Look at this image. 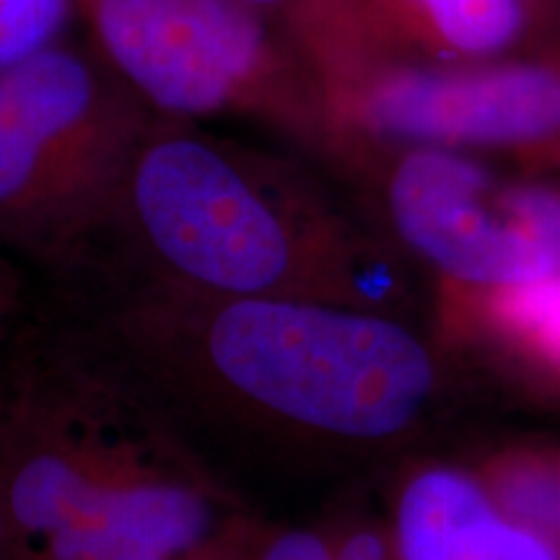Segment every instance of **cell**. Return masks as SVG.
I'll return each instance as SVG.
<instances>
[{
    "instance_id": "1",
    "label": "cell",
    "mask_w": 560,
    "mask_h": 560,
    "mask_svg": "<svg viewBox=\"0 0 560 560\" xmlns=\"http://www.w3.org/2000/svg\"><path fill=\"white\" fill-rule=\"evenodd\" d=\"M70 317L195 429L304 459L408 444L444 408L452 359L402 314L301 299H223L120 265L62 272Z\"/></svg>"
},
{
    "instance_id": "2",
    "label": "cell",
    "mask_w": 560,
    "mask_h": 560,
    "mask_svg": "<svg viewBox=\"0 0 560 560\" xmlns=\"http://www.w3.org/2000/svg\"><path fill=\"white\" fill-rule=\"evenodd\" d=\"M11 560H179L234 520L192 439L79 319L0 338Z\"/></svg>"
},
{
    "instance_id": "3",
    "label": "cell",
    "mask_w": 560,
    "mask_h": 560,
    "mask_svg": "<svg viewBox=\"0 0 560 560\" xmlns=\"http://www.w3.org/2000/svg\"><path fill=\"white\" fill-rule=\"evenodd\" d=\"M83 262L223 299L402 317L412 301L405 257L306 161L164 117L132 159L112 229Z\"/></svg>"
},
{
    "instance_id": "4",
    "label": "cell",
    "mask_w": 560,
    "mask_h": 560,
    "mask_svg": "<svg viewBox=\"0 0 560 560\" xmlns=\"http://www.w3.org/2000/svg\"><path fill=\"white\" fill-rule=\"evenodd\" d=\"M153 122L75 32L0 70V244L60 272L81 262Z\"/></svg>"
},
{
    "instance_id": "5",
    "label": "cell",
    "mask_w": 560,
    "mask_h": 560,
    "mask_svg": "<svg viewBox=\"0 0 560 560\" xmlns=\"http://www.w3.org/2000/svg\"><path fill=\"white\" fill-rule=\"evenodd\" d=\"M75 26L156 117L247 120L330 166L317 68L265 13L240 0H75Z\"/></svg>"
},
{
    "instance_id": "6",
    "label": "cell",
    "mask_w": 560,
    "mask_h": 560,
    "mask_svg": "<svg viewBox=\"0 0 560 560\" xmlns=\"http://www.w3.org/2000/svg\"><path fill=\"white\" fill-rule=\"evenodd\" d=\"M330 174L348 187L363 219L433 283L560 278V174L371 140L342 145Z\"/></svg>"
},
{
    "instance_id": "7",
    "label": "cell",
    "mask_w": 560,
    "mask_h": 560,
    "mask_svg": "<svg viewBox=\"0 0 560 560\" xmlns=\"http://www.w3.org/2000/svg\"><path fill=\"white\" fill-rule=\"evenodd\" d=\"M322 86L332 161L350 140H371L436 145L516 172L560 174V58L552 55L439 68L346 66L322 75Z\"/></svg>"
},
{
    "instance_id": "8",
    "label": "cell",
    "mask_w": 560,
    "mask_h": 560,
    "mask_svg": "<svg viewBox=\"0 0 560 560\" xmlns=\"http://www.w3.org/2000/svg\"><path fill=\"white\" fill-rule=\"evenodd\" d=\"M532 52L522 0H355L319 79L346 66H472Z\"/></svg>"
},
{
    "instance_id": "9",
    "label": "cell",
    "mask_w": 560,
    "mask_h": 560,
    "mask_svg": "<svg viewBox=\"0 0 560 560\" xmlns=\"http://www.w3.org/2000/svg\"><path fill=\"white\" fill-rule=\"evenodd\" d=\"M389 532L397 560H560L457 462H420L402 475Z\"/></svg>"
},
{
    "instance_id": "10",
    "label": "cell",
    "mask_w": 560,
    "mask_h": 560,
    "mask_svg": "<svg viewBox=\"0 0 560 560\" xmlns=\"http://www.w3.org/2000/svg\"><path fill=\"white\" fill-rule=\"evenodd\" d=\"M462 340L503 387L560 410V278L480 289L465 306Z\"/></svg>"
},
{
    "instance_id": "11",
    "label": "cell",
    "mask_w": 560,
    "mask_h": 560,
    "mask_svg": "<svg viewBox=\"0 0 560 560\" xmlns=\"http://www.w3.org/2000/svg\"><path fill=\"white\" fill-rule=\"evenodd\" d=\"M470 467L509 516L560 552V439L503 441Z\"/></svg>"
},
{
    "instance_id": "12",
    "label": "cell",
    "mask_w": 560,
    "mask_h": 560,
    "mask_svg": "<svg viewBox=\"0 0 560 560\" xmlns=\"http://www.w3.org/2000/svg\"><path fill=\"white\" fill-rule=\"evenodd\" d=\"M75 32V0H0V70Z\"/></svg>"
},
{
    "instance_id": "13",
    "label": "cell",
    "mask_w": 560,
    "mask_h": 560,
    "mask_svg": "<svg viewBox=\"0 0 560 560\" xmlns=\"http://www.w3.org/2000/svg\"><path fill=\"white\" fill-rule=\"evenodd\" d=\"M330 532L335 560H397L389 524L350 516Z\"/></svg>"
},
{
    "instance_id": "14",
    "label": "cell",
    "mask_w": 560,
    "mask_h": 560,
    "mask_svg": "<svg viewBox=\"0 0 560 560\" xmlns=\"http://www.w3.org/2000/svg\"><path fill=\"white\" fill-rule=\"evenodd\" d=\"M252 560H335L327 529L260 532Z\"/></svg>"
},
{
    "instance_id": "15",
    "label": "cell",
    "mask_w": 560,
    "mask_h": 560,
    "mask_svg": "<svg viewBox=\"0 0 560 560\" xmlns=\"http://www.w3.org/2000/svg\"><path fill=\"white\" fill-rule=\"evenodd\" d=\"M355 0H314L310 16H306L304 30H301L299 45L304 47V52L310 55L314 68L317 60L332 47V42L338 39V34L353 11Z\"/></svg>"
},
{
    "instance_id": "16",
    "label": "cell",
    "mask_w": 560,
    "mask_h": 560,
    "mask_svg": "<svg viewBox=\"0 0 560 560\" xmlns=\"http://www.w3.org/2000/svg\"><path fill=\"white\" fill-rule=\"evenodd\" d=\"M532 30V52L560 58V0H522Z\"/></svg>"
},
{
    "instance_id": "17",
    "label": "cell",
    "mask_w": 560,
    "mask_h": 560,
    "mask_svg": "<svg viewBox=\"0 0 560 560\" xmlns=\"http://www.w3.org/2000/svg\"><path fill=\"white\" fill-rule=\"evenodd\" d=\"M240 3L265 13V16L276 21L278 26H283L299 42L314 0H240Z\"/></svg>"
},
{
    "instance_id": "18",
    "label": "cell",
    "mask_w": 560,
    "mask_h": 560,
    "mask_svg": "<svg viewBox=\"0 0 560 560\" xmlns=\"http://www.w3.org/2000/svg\"><path fill=\"white\" fill-rule=\"evenodd\" d=\"M5 252L9 249L0 244V338H3L13 322L19 319V304H21L16 272H13L11 260Z\"/></svg>"
},
{
    "instance_id": "19",
    "label": "cell",
    "mask_w": 560,
    "mask_h": 560,
    "mask_svg": "<svg viewBox=\"0 0 560 560\" xmlns=\"http://www.w3.org/2000/svg\"><path fill=\"white\" fill-rule=\"evenodd\" d=\"M0 560H11V540H9V524H5L3 506H0Z\"/></svg>"
}]
</instances>
